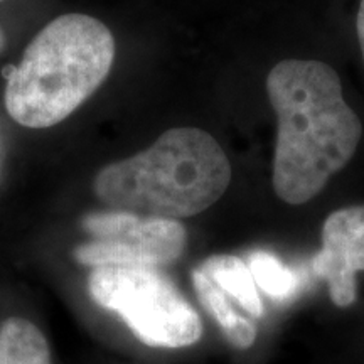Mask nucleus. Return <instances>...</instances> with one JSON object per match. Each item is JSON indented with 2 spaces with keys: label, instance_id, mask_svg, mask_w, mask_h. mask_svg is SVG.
Segmentation results:
<instances>
[{
  "label": "nucleus",
  "instance_id": "7ed1b4c3",
  "mask_svg": "<svg viewBox=\"0 0 364 364\" xmlns=\"http://www.w3.org/2000/svg\"><path fill=\"white\" fill-rule=\"evenodd\" d=\"M113 59L115 39L102 21L56 17L31 41L19 66L7 70V113L27 129L58 125L103 85Z\"/></svg>",
  "mask_w": 364,
  "mask_h": 364
},
{
  "label": "nucleus",
  "instance_id": "39448f33",
  "mask_svg": "<svg viewBox=\"0 0 364 364\" xmlns=\"http://www.w3.org/2000/svg\"><path fill=\"white\" fill-rule=\"evenodd\" d=\"M91 236L75 250V258L86 267H162L184 252L188 233L182 223L147 218L125 211L91 213L81 221Z\"/></svg>",
  "mask_w": 364,
  "mask_h": 364
},
{
  "label": "nucleus",
  "instance_id": "f03ea898",
  "mask_svg": "<svg viewBox=\"0 0 364 364\" xmlns=\"http://www.w3.org/2000/svg\"><path fill=\"white\" fill-rule=\"evenodd\" d=\"M231 181L225 150L208 132L171 129L149 149L103 167L95 194L113 211L179 220L206 211Z\"/></svg>",
  "mask_w": 364,
  "mask_h": 364
},
{
  "label": "nucleus",
  "instance_id": "1a4fd4ad",
  "mask_svg": "<svg viewBox=\"0 0 364 364\" xmlns=\"http://www.w3.org/2000/svg\"><path fill=\"white\" fill-rule=\"evenodd\" d=\"M0 364H51L44 334L33 322L11 317L0 324Z\"/></svg>",
  "mask_w": 364,
  "mask_h": 364
},
{
  "label": "nucleus",
  "instance_id": "6e6552de",
  "mask_svg": "<svg viewBox=\"0 0 364 364\" xmlns=\"http://www.w3.org/2000/svg\"><path fill=\"white\" fill-rule=\"evenodd\" d=\"M193 284L199 302L215 317L228 341L236 348L248 349L257 339V329L252 322L235 311L230 297L199 267L193 272Z\"/></svg>",
  "mask_w": 364,
  "mask_h": 364
},
{
  "label": "nucleus",
  "instance_id": "9b49d317",
  "mask_svg": "<svg viewBox=\"0 0 364 364\" xmlns=\"http://www.w3.org/2000/svg\"><path fill=\"white\" fill-rule=\"evenodd\" d=\"M356 29H358V39H359V44H361L363 58H364V0H361V6H359V11H358Z\"/></svg>",
  "mask_w": 364,
  "mask_h": 364
},
{
  "label": "nucleus",
  "instance_id": "423d86ee",
  "mask_svg": "<svg viewBox=\"0 0 364 364\" xmlns=\"http://www.w3.org/2000/svg\"><path fill=\"white\" fill-rule=\"evenodd\" d=\"M312 272L327 282L334 306L349 307L356 302V273L364 272V206L339 209L327 218Z\"/></svg>",
  "mask_w": 364,
  "mask_h": 364
},
{
  "label": "nucleus",
  "instance_id": "9d476101",
  "mask_svg": "<svg viewBox=\"0 0 364 364\" xmlns=\"http://www.w3.org/2000/svg\"><path fill=\"white\" fill-rule=\"evenodd\" d=\"M257 287L275 300L290 299L299 289V277L294 270L285 267L275 255L268 252H255L248 258Z\"/></svg>",
  "mask_w": 364,
  "mask_h": 364
},
{
  "label": "nucleus",
  "instance_id": "0eeeda50",
  "mask_svg": "<svg viewBox=\"0 0 364 364\" xmlns=\"http://www.w3.org/2000/svg\"><path fill=\"white\" fill-rule=\"evenodd\" d=\"M199 268L206 273L228 297L235 299L250 316L258 318L263 314V304L257 284L247 263L235 255H215L204 260Z\"/></svg>",
  "mask_w": 364,
  "mask_h": 364
},
{
  "label": "nucleus",
  "instance_id": "20e7f679",
  "mask_svg": "<svg viewBox=\"0 0 364 364\" xmlns=\"http://www.w3.org/2000/svg\"><path fill=\"white\" fill-rule=\"evenodd\" d=\"M88 290L100 307L124 318L144 344L176 349L201 339V317L159 268H95Z\"/></svg>",
  "mask_w": 364,
  "mask_h": 364
},
{
  "label": "nucleus",
  "instance_id": "f8f14e48",
  "mask_svg": "<svg viewBox=\"0 0 364 364\" xmlns=\"http://www.w3.org/2000/svg\"><path fill=\"white\" fill-rule=\"evenodd\" d=\"M4 0H0V4H2ZM4 44H6V38H4V33H2V29H0V53H2V49H4Z\"/></svg>",
  "mask_w": 364,
  "mask_h": 364
},
{
  "label": "nucleus",
  "instance_id": "f257e3e1",
  "mask_svg": "<svg viewBox=\"0 0 364 364\" xmlns=\"http://www.w3.org/2000/svg\"><path fill=\"white\" fill-rule=\"evenodd\" d=\"M267 93L279 122L273 189L299 206L351 161L363 124L346 103L338 73L322 61H280L268 73Z\"/></svg>",
  "mask_w": 364,
  "mask_h": 364
}]
</instances>
